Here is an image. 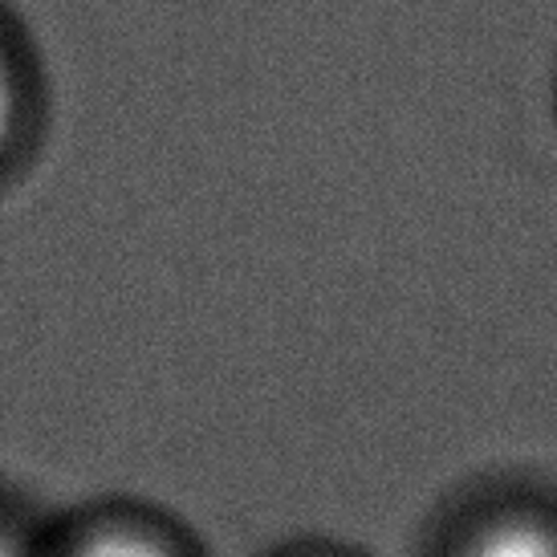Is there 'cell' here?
<instances>
[{"label":"cell","instance_id":"7a4b0ae2","mask_svg":"<svg viewBox=\"0 0 557 557\" xmlns=\"http://www.w3.org/2000/svg\"><path fill=\"white\" fill-rule=\"evenodd\" d=\"M70 557H168L159 545L151 542H139V537H126V533H107V537H98V542L82 545L78 554Z\"/></svg>","mask_w":557,"mask_h":557},{"label":"cell","instance_id":"6da1fadb","mask_svg":"<svg viewBox=\"0 0 557 557\" xmlns=\"http://www.w3.org/2000/svg\"><path fill=\"white\" fill-rule=\"evenodd\" d=\"M465 557H557V525L517 517L480 533Z\"/></svg>","mask_w":557,"mask_h":557},{"label":"cell","instance_id":"277c9868","mask_svg":"<svg viewBox=\"0 0 557 557\" xmlns=\"http://www.w3.org/2000/svg\"><path fill=\"white\" fill-rule=\"evenodd\" d=\"M0 557H21V554H16L13 545H4V542H0Z\"/></svg>","mask_w":557,"mask_h":557},{"label":"cell","instance_id":"3957f363","mask_svg":"<svg viewBox=\"0 0 557 557\" xmlns=\"http://www.w3.org/2000/svg\"><path fill=\"white\" fill-rule=\"evenodd\" d=\"M13 123H16V78L9 58H4V49H0V151H4L9 135H13Z\"/></svg>","mask_w":557,"mask_h":557}]
</instances>
